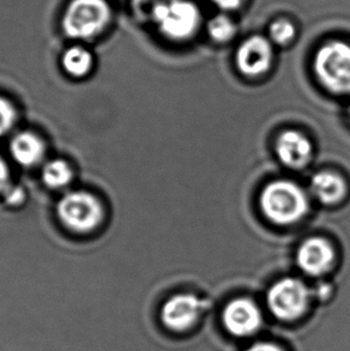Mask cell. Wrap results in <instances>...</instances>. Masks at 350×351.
Instances as JSON below:
<instances>
[{
    "label": "cell",
    "instance_id": "cell-1",
    "mask_svg": "<svg viewBox=\"0 0 350 351\" xmlns=\"http://www.w3.org/2000/svg\"><path fill=\"white\" fill-rule=\"evenodd\" d=\"M112 21L107 0H72L62 14V30L69 38L91 40L99 36Z\"/></svg>",
    "mask_w": 350,
    "mask_h": 351
},
{
    "label": "cell",
    "instance_id": "cell-2",
    "mask_svg": "<svg viewBox=\"0 0 350 351\" xmlns=\"http://www.w3.org/2000/svg\"><path fill=\"white\" fill-rule=\"evenodd\" d=\"M152 19L162 35L184 41L198 30L202 16L191 0H162L152 6Z\"/></svg>",
    "mask_w": 350,
    "mask_h": 351
},
{
    "label": "cell",
    "instance_id": "cell-3",
    "mask_svg": "<svg viewBox=\"0 0 350 351\" xmlns=\"http://www.w3.org/2000/svg\"><path fill=\"white\" fill-rule=\"evenodd\" d=\"M265 216L277 224H290L303 219L308 209L307 197L290 181H275L266 186L261 197Z\"/></svg>",
    "mask_w": 350,
    "mask_h": 351
},
{
    "label": "cell",
    "instance_id": "cell-4",
    "mask_svg": "<svg viewBox=\"0 0 350 351\" xmlns=\"http://www.w3.org/2000/svg\"><path fill=\"white\" fill-rule=\"evenodd\" d=\"M314 70L329 90L336 94L350 93V45L334 40L318 49Z\"/></svg>",
    "mask_w": 350,
    "mask_h": 351
},
{
    "label": "cell",
    "instance_id": "cell-5",
    "mask_svg": "<svg viewBox=\"0 0 350 351\" xmlns=\"http://www.w3.org/2000/svg\"><path fill=\"white\" fill-rule=\"evenodd\" d=\"M62 223L76 233H89L104 219V208L100 200L86 191H71L62 195L57 206Z\"/></svg>",
    "mask_w": 350,
    "mask_h": 351
},
{
    "label": "cell",
    "instance_id": "cell-6",
    "mask_svg": "<svg viewBox=\"0 0 350 351\" xmlns=\"http://www.w3.org/2000/svg\"><path fill=\"white\" fill-rule=\"evenodd\" d=\"M311 294L307 287L296 278H284L272 285L266 302L274 317L283 322H294L306 313Z\"/></svg>",
    "mask_w": 350,
    "mask_h": 351
},
{
    "label": "cell",
    "instance_id": "cell-7",
    "mask_svg": "<svg viewBox=\"0 0 350 351\" xmlns=\"http://www.w3.org/2000/svg\"><path fill=\"white\" fill-rule=\"evenodd\" d=\"M203 304L200 300L191 294L175 295L162 306L161 322L174 332H185L200 318Z\"/></svg>",
    "mask_w": 350,
    "mask_h": 351
},
{
    "label": "cell",
    "instance_id": "cell-8",
    "mask_svg": "<svg viewBox=\"0 0 350 351\" xmlns=\"http://www.w3.org/2000/svg\"><path fill=\"white\" fill-rule=\"evenodd\" d=\"M223 325L235 337H250L263 324L259 307L252 300L237 299L229 302L222 314Z\"/></svg>",
    "mask_w": 350,
    "mask_h": 351
},
{
    "label": "cell",
    "instance_id": "cell-9",
    "mask_svg": "<svg viewBox=\"0 0 350 351\" xmlns=\"http://www.w3.org/2000/svg\"><path fill=\"white\" fill-rule=\"evenodd\" d=\"M272 56L271 41L261 35H255L244 41L237 49V66L247 76H259L269 70Z\"/></svg>",
    "mask_w": 350,
    "mask_h": 351
},
{
    "label": "cell",
    "instance_id": "cell-10",
    "mask_svg": "<svg viewBox=\"0 0 350 351\" xmlns=\"http://www.w3.org/2000/svg\"><path fill=\"white\" fill-rule=\"evenodd\" d=\"M332 261L334 250L327 240L320 237L308 239L298 252L299 266L310 276L325 274L331 267Z\"/></svg>",
    "mask_w": 350,
    "mask_h": 351
},
{
    "label": "cell",
    "instance_id": "cell-11",
    "mask_svg": "<svg viewBox=\"0 0 350 351\" xmlns=\"http://www.w3.org/2000/svg\"><path fill=\"white\" fill-rule=\"evenodd\" d=\"M276 150L285 166L296 169L306 166L312 154V147L307 138L294 131H288L279 136Z\"/></svg>",
    "mask_w": 350,
    "mask_h": 351
},
{
    "label": "cell",
    "instance_id": "cell-12",
    "mask_svg": "<svg viewBox=\"0 0 350 351\" xmlns=\"http://www.w3.org/2000/svg\"><path fill=\"white\" fill-rule=\"evenodd\" d=\"M10 152L14 161L23 167H34L45 157V144L41 138L32 132H21L10 144Z\"/></svg>",
    "mask_w": 350,
    "mask_h": 351
},
{
    "label": "cell",
    "instance_id": "cell-13",
    "mask_svg": "<svg viewBox=\"0 0 350 351\" xmlns=\"http://www.w3.org/2000/svg\"><path fill=\"white\" fill-rule=\"evenodd\" d=\"M312 191L324 204H335L346 195V184L341 176L323 171L313 178Z\"/></svg>",
    "mask_w": 350,
    "mask_h": 351
},
{
    "label": "cell",
    "instance_id": "cell-14",
    "mask_svg": "<svg viewBox=\"0 0 350 351\" xmlns=\"http://www.w3.org/2000/svg\"><path fill=\"white\" fill-rule=\"evenodd\" d=\"M62 64L70 76L81 78L89 75L94 65V58L86 48L73 46L64 53Z\"/></svg>",
    "mask_w": 350,
    "mask_h": 351
},
{
    "label": "cell",
    "instance_id": "cell-15",
    "mask_svg": "<svg viewBox=\"0 0 350 351\" xmlns=\"http://www.w3.org/2000/svg\"><path fill=\"white\" fill-rule=\"evenodd\" d=\"M71 167L62 160H53L45 165L43 169V180L46 186L53 190L67 187L72 180Z\"/></svg>",
    "mask_w": 350,
    "mask_h": 351
},
{
    "label": "cell",
    "instance_id": "cell-16",
    "mask_svg": "<svg viewBox=\"0 0 350 351\" xmlns=\"http://www.w3.org/2000/svg\"><path fill=\"white\" fill-rule=\"evenodd\" d=\"M208 33L216 43H228L237 34V24L228 14H218L209 21Z\"/></svg>",
    "mask_w": 350,
    "mask_h": 351
},
{
    "label": "cell",
    "instance_id": "cell-17",
    "mask_svg": "<svg viewBox=\"0 0 350 351\" xmlns=\"http://www.w3.org/2000/svg\"><path fill=\"white\" fill-rule=\"evenodd\" d=\"M295 35H296V28L290 19H277L270 24L269 36L271 43L284 46L292 43Z\"/></svg>",
    "mask_w": 350,
    "mask_h": 351
},
{
    "label": "cell",
    "instance_id": "cell-18",
    "mask_svg": "<svg viewBox=\"0 0 350 351\" xmlns=\"http://www.w3.org/2000/svg\"><path fill=\"white\" fill-rule=\"evenodd\" d=\"M16 119L17 114L12 104L3 96H0V137H3L12 130Z\"/></svg>",
    "mask_w": 350,
    "mask_h": 351
},
{
    "label": "cell",
    "instance_id": "cell-19",
    "mask_svg": "<svg viewBox=\"0 0 350 351\" xmlns=\"http://www.w3.org/2000/svg\"><path fill=\"white\" fill-rule=\"evenodd\" d=\"M4 195L6 203L11 206H19L23 203L25 198V193L21 187H9V190Z\"/></svg>",
    "mask_w": 350,
    "mask_h": 351
},
{
    "label": "cell",
    "instance_id": "cell-20",
    "mask_svg": "<svg viewBox=\"0 0 350 351\" xmlns=\"http://www.w3.org/2000/svg\"><path fill=\"white\" fill-rule=\"evenodd\" d=\"M10 187V169L6 162L0 157V193L4 195Z\"/></svg>",
    "mask_w": 350,
    "mask_h": 351
},
{
    "label": "cell",
    "instance_id": "cell-21",
    "mask_svg": "<svg viewBox=\"0 0 350 351\" xmlns=\"http://www.w3.org/2000/svg\"><path fill=\"white\" fill-rule=\"evenodd\" d=\"M211 1L218 6V9L223 11H237L245 4L246 0H211Z\"/></svg>",
    "mask_w": 350,
    "mask_h": 351
},
{
    "label": "cell",
    "instance_id": "cell-22",
    "mask_svg": "<svg viewBox=\"0 0 350 351\" xmlns=\"http://www.w3.org/2000/svg\"><path fill=\"white\" fill-rule=\"evenodd\" d=\"M246 351H284L274 343L258 342L248 348Z\"/></svg>",
    "mask_w": 350,
    "mask_h": 351
},
{
    "label": "cell",
    "instance_id": "cell-23",
    "mask_svg": "<svg viewBox=\"0 0 350 351\" xmlns=\"http://www.w3.org/2000/svg\"><path fill=\"white\" fill-rule=\"evenodd\" d=\"M135 3H137V4H143V3H145V1H149V0H133Z\"/></svg>",
    "mask_w": 350,
    "mask_h": 351
}]
</instances>
